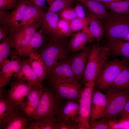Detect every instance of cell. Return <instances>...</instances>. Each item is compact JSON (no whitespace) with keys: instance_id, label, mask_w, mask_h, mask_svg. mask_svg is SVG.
Here are the masks:
<instances>
[{"instance_id":"6da1fadb","label":"cell","mask_w":129,"mask_h":129,"mask_svg":"<svg viewBox=\"0 0 129 129\" xmlns=\"http://www.w3.org/2000/svg\"><path fill=\"white\" fill-rule=\"evenodd\" d=\"M49 39L47 44L38 52L46 66V78L50 76L58 62L65 60L71 56L68 37L56 36Z\"/></svg>"},{"instance_id":"7a4b0ae2","label":"cell","mask_w":129,"mask_h":129,"mask_svg":"<svg viewBox=\"0 0 129 129\" xmlns=\"http://www.w3.org/2000/svg\"><path fill=\"white\" fill-rule=\"evenodd\" d=\"M107 40L121 39L129 31V16L111 11L105 18L101 19Z\"/></svg>"},{"instance_id":"3957f363","label":"cell","mask_w":129,"mask_h":129,"mask_svg":"<svg viewBox=\"0 0 129 129\" xmlns=\"http://www.w3.org/2000/svg\"><path fill=\"white\" fill-rule=\"evenodd\" d=\"M110 54L105 46L94 44L91 48L87 60L82 82L95 81L101 68Z\"/></svg>"},{"instance_id":"277c9868","label":"cell","mask_w":129,"mask_h":129,"mask_svg":"<svg viewBox=\"0 0 129 129\" xmlns=\"http://www.w3.org/2000/svg\"><path fill=\"white\" fill-rule=\"evenodd\" d=\"M129 64L117 59L107 62L103 65L95 81V86L99 89L107 90L120 72Z\"/></svg>"},{"instance_id":"5b68a950","label":"cell","mask_w":129,"mask_h":129,"mask_svg":"<svg viewBox=\"0 0 129 129\" xmlns=\"http://www.w3.org/2000/svg\"><path fill=\"white\" fill-rule=\"evenodd\" d=\"M105 95L107 104L102 118L109 121L115 119L120 114L129 98V91H122L109 87Z\"/></svg>"},{"instance_id":"8992f818","label":"cell","mask_w":129,"mask_h":129,"mask_svg":"<svg viewBox=\"0 0 129 129\" xmlns=\"http://www.w3.org/2000/svg\"><path fill=\"white\" fill-rule=\"evenodd\" d=\"M31 4L29 0H20L11 12L0 10V26L11 34L19 28L27 8Z\"/></svg>"},{"instance_id":"52a82bcc","label":"cell","mask_w":129,"mask_h":129,"mask_svg":"<svg viewBox=\"0 0 129 129\" xmlns=\"http://www.w3.org/2000/svg\"><path fill=\"white\" fill-rule=\"evenodd\" d=\"M79 101V110L76 122L79 129H90L89 123L91 111L92 93L95 81L85 83Z\"/></svg>"},{"instance_id":"ba28073f","label":"cell","mask_w":129,"mask_h":129,"mask_svg":"<svg viewBox=\"0 0 129 129\" xmlns=\"http://www.w3.org/2000/svg\"><path fill=\"white\" fill-rule=\"evenodd\" d=\"M60 106V102L53 92L44 88L36 114L32 119L36 120L54 117L59 113Z\"/></svg>"},{"instance_id":"9c48e42d","label":"cell","mask_w":129,"mask_h":129,"mask_svg":"<svg viewBox=\"0 0 129 129\" xmlns=\"http://www.w3.org/2000/svg\"><path fill=\"white\" fill-rule=\"evenodd\" d=\"M40 25V23L36 22L26 26L19 28L14 31L11 34L15 47L11 51V57L18 55L28 44L37 29Z\"/></svg>"},{"instance_id":"30bf717a","label":"cell","mask_w":129,"mask_h":129,"mask_svg":"<svg viewBox=\"0 0 129 129\" xmlns=\"http://www.w3.org/2000/svg\"><path fill=\"white\" fill-rule=\"evenodd\" d=\"M10 84V87L7 95L11 104L14 107L20 105L34 87L21 79H14Z\"/></svg>"},{"instance_id":"8fae6325","label":"cell","mask_w":129,"mask_h":129,"mask_svg":"<svg viewBox=\"0 0 129 129\" xmlns=\"http://www.w3.org/2000/svg\"><path fill=\"white\" fill-rule=\"evenodd\" d=\"M48 78L50 85L78 80L75 77L72 70L70 58L58 62Z\"/></svg>"},{"instance_id":"7c38bea8","label":"cell","mask_w":129,"mask_h":129,"mask_svg":"<svg viewBox=\"0 0 129 129\" xmlns=\"http://www.w3.org/2000/svg\"><path fill=\"white\" fill-rule=\"evenodd\" d=\"M51 85L57 94L62 98L79 102L83 88L78 81Z\"/></svg>"},{"instance_id":"4fadbf2b","label":"cell","mask_w":129,"mask_h":129,"mask_svg":"<svg viewBox=\"0 0 129 129\" xmlns=\"http://www.w3.org/2000/svg\"><path fill=\"white\" fill-rule=\"evenodd\" d=\"M44 86H37L32 88L23 102L20 105V109L29 120L35 115Z\"/></svg>"},{"instance_id":"5bb4252c","label":"cell","mask_w":129,"mask_h":129,"mask_svg":"<svg viewBox=\"0 0 129 129\" xmlns=\"http://www.w3.org/2000/svg\"><path fill=\"white\" fill-rule=\"evenodd\" d=\"M23 61L20 56H15L6 60L0 67V89L10 84L12 77L20 70Z\"/></svg>"},{"instance_id":"9a60e30c","label":"cell","mask_w":129,"mask_h":129,"mask_svg":"<svg viewBox=\"0 0 129 129\" xmlns=\"http://www.w3.org/2000/svg\"><path fill=\"white\" fill-rule=\"evenodd\" d=\"M91 46H89L79 53L71 56L70 63L72 71L78 80H82Z\"/></svg>"},{"instance_id":"2e32d148","label":"cell","mask_w":129,"mask_h":129,"mask_svg":"<svg viewBox=\"0 0 129 129\" xmlns=\"http://www.w3.org/2000/svg\"><path fill=\"white\" fill-rule=\"evenodd\" d=\"M16 106L13 110L0 127V129H28V121L24 113Z\"/></svg>"},{"instance_id":"e0dca14e","label":"cell","mask_w":129,"mask_h":129,"mask_svg":"<svg viewBox=\"0 0 129 129\" xmlns=\"http://www.w3.org/2000/svg\"><path fill=\"white\" fill-rule=\"evenodd\" d=\"M105 95L98 88H94L92 95L91 111L90 121L96 120L103 117L107 104Z\"/></svg>"},{"instance_id":"ac0fdd59","label":"cell","mask_w":129,"mask_h":129,"mask_svg":"<svg viewBox=\"0 0 129 129\" xmlns=\"http://www.w3.org/2000/svg\"><path fill=\"white\" fill-rule=\"evenodd\" d=\"M94 38L88 27H85L82 30L76 32L69 40L68 46L70 52L74 53L85 49L87 47V42H93Z\"/></svg>"},{"instance_id":"d6986e66","label":"cell","mask_w":129,"mask_h":129,"mask_svg":"<svg viewBox=\"0 0 129 129\" xmlns=\"http://www.w3.org/2000/svg\"><path fill=\"white\" fill-rule=\"evenodd\" d=\"M23 59L21 69L14 75V79L22 80L34 86H43L42 84V82L29 64L28 59Z\"/></svg>"},{"instance_id":"ffe728a7","label":"cell","mask_w":129,"mask_h":129,"mask_svg":"<svg viewBox=\"0 0 129 129\" xmlns=\"http://www.w3.org/2000/svg\"><path fill=\"white\" fill-rule=\"evenodd\" d=\"M60 17L58 14L46 11L39 22L42 31L49 38L56 36L58 23Z\"/></svg>"},{"instance_id":"44dd1931","label":"cell","mask_w":129,"mask_h":129,"mask_svg":"<svg viewBox=\"0 0 129 129\" xmlns=\"http://www.w3.org/2000/svg\"><path fill=\"white\" fill-rule=\"evenodd\" d=\"M109 50L110 53L122 57L123 61L129 64V42L119 39L108 40L105 45Z\"/></svg>"},{"instance_id":"7402d4cb","label":"cell","mask_w":129,"mask_h":129,"mask_svg":"<svg viewBox=\"0 0 129 129\" xmlns=\"http://www.w3.org/2000/svg\"><path fill=\"white\" fill-rule=\"evenodd\" d=\"M46 35L41 29L37 31L28 44L19 53L18 55L23 59L29 57L42 46L45 41Z\"/></svg>"},{"instance_id":"603a6c76","label":"cell","mask_w":129,"mask_h":129,"mask_svg":"<svg viewBox=\"0 0 129 129\" xmlns=\"http://www.w3.org/2000/svg\"><path fill=\"white\" fill-rule=\"evenodd\" d=\"M47 10L31 4L27 8L23 20L18 28L26 26L36 22H39Z\"/></svg>"},{"instance_id":"cb8c5ba5","label":"cell","mask_w":129,"mask_h":129,"mask_svg":"<svg viewBox=\"0 0 129 129\" xmlns=\"http://www.w3.org/2000/svg\"><path fill=\"white\" fill-rule=\"evenodd\" d=\"M79 110V103L72 101L68 100L60 110L57 118L58 120H72L76 121Z\"/></svg>"},{"instance_id":"d4e9b609","label":"cell","mask_w":129,"mask_h":129,"mask_svg":"<svg viewBox=\"0 0 129 129\" xmlns=\"http://www.w3.org/2000/svg\"><path fill=\"white\" fill-rule=\"evenodd\" d=\"M81 3L86 8L98 19L105 18L110 12L107 11L102 2L95 0H76Z\"/></svg>"},{"instance_id":"484cf974","label":"cell","mask_w":129,"mask_h":129,"mask_svg":"<svg viewBox=\"0 0 129 129\" xmlns=\"http://www.w3.org/2000/svg\"><path fill=\"white\" fill-rule=\"evenodd\" d=\"M87 18L89 22V29L91 34L98 43L102 39L104 35V30L102 23L89 11L85 8Z\"/></svg>"},{"instance_id":"4316f807","label":"cell","mask_w":129,"mask_h":129,"mask_svg":"<svg viewBox=\"0 0 129 129\" xmlns=\"http://www.w3.org/2000/svg\"><path fill=\"white\" fill-rule=\"evenodd\" d=\"M29 64L42 82L46 78V70L44 62L40 54L36 51L28 58Z\"/></svg>"},{"instance_id":"83f0119b","label":"cell","mask_w":129,"mask_h":129,"mask_svg":"<svg viewBox=\"0 0 129 129\" xmlns=\"http://www.w3.org/2000/svg\"><path fill=\"white\" fill-rule=\"evenodd\" d=\"M5 90L3 88L0 89V127L16 107L11 104L7 95L5 94Z\"/></svg>"},{"instance_id":"f1b7e54d","label":"cell","mask_w":129,"mask_h":129,"mask_svg":"<svg viewBox=\"0 0 129 129\" xmlns=\"http://www.w3.org/2000/svg\"><path fill=\"white\" fill-rule=\"evenodd\" d=\"M0 67L8 59L12 51L15 47L11 34L0 41Z\"/></svg>"},{"instance_id":"f546056e","label":"cell","mask_w":129,"mask_h":129,"mask_svg":"<svg viewBox=\"0 0 129 129\" xmlns=\"http://www.w3.org/2000/svg\"><path fill=\"white\" fill-rule=\"evenodd\" d=\"M109 87L122 91H129V65L120 72Z\"/></svg>"},{"instance_id":"4dcf8cb0","label":"cell","mask_w":129,"mask_h":129,"mask_svg":"<svg viewBox=\"0 0 129 129\" xmlns=\"http://www.w3.org/2000/svg\"><path fill=\"white\" fill-rule=\"evenodd\" d=\"M58 122L57 118L54 116L45 118L29 123L28 129H56Z\"/></svg>"},{"instance_id":"1f68e13d","label":"cell","mask_w":129,"mask_h":129,"mask_svg":"<svg viewBox=\"0 0 129 129\" xmlns=\"http://www.w3.org/2000/svg\"><path fill=\"white\" fill-rule=\"evenodd\" d=\"M102 3L105 8L111 11L129 16V2L124 0L117 2Z\"/></svg>"},{"instance_id":"d6a6232c","label":"cell","mask_w":129,"mask_h":129,"mask_svg":"<svg viewBox=\"0 0 129 129\" xmlns=\"http://www.w3.org/2000/svg\"><path fill=\"white\" fill-rule=\"evenodd\" d=\"M77 2L76 0H54L49 5L47 11L58 14L65 8H74Z\"/></svg>"},{"instance_id":"836d02e7","label":"cell","mask_w":129,"mask_h":129,"mask_svg":"<svg viewBox=\"0 0 129 129\" xmlns=\"http://www.w3.org/2000/svg\"><path fill=\"white\" fill-rule=\"evenodd\" d=\"M70 22L60 18L57 27L56 36L68 37L72 35Z\"/></svg>"},{"instance_id":"e575fe53","label":"cell","mask_w":129,"mask_h":129,"mask_svg":"<svg viewBox=\"0 0 129 129\" xmlns=\"http://www.w3.org/2000/svg\"><path fill=\"white\" fill-rule=\"evenodd\" d=\"M60 18L70 22L77 17V16L74 8L69 7L65 8L58 14Z\"/></svg>"},{"instance_id":"d590c367","label":"cell","mask_w":129,"mask_h":129,"mask_svg":"<svg viewBox=\"0 0 129 129\" xmlns=\"http://www.w3.org/2000/svg\"><path fill=\"white\" fill-rule=\"evenodd\" d=\"M89 124L90 129H111L109 121L103 118L98 121H90Z\"/></svg>"},{"instance_id":"8d00e7d4","label":"cell","mask_w":129,"mask_h":129,"mask_svg":"<svg viewBox=\"0 0 129 129\" xmlns=\"http://www.w3.org/2000/svg\"><path fill=\"white\" fill-rule=\"evenodd\" d=\"M58 120L56 129H79L78 124L75 121Z\"/></svg>"},{"instance_id":"74e56055","label":"cell","mask_w":129,"mask_h":129,"mask_svg":"<svg viewBox=\"0 0 129 129\" xmlns=\"http://www.w3.org/2000/svg\"><path fill=\"white\" fill-rule=\"evenodd\" d=\"M74 8L76 13L77 17L83 20L88 25V20L83 5L81 3L77 2Z\"/></svg>"},{"instance_id":"f35d334b","label":"cell","mask_w":129,"mask_h":129,"mask_svg":"<svg viewBox=\"0 0 129 129\" xmlns=\"http://www.w3.org/2000/svg\"><path fill=\"white\" fill-rule=\"evenodd\" d=\"M70 23L71 29L73 33L82 30L88 26L83 20L77 17L71 21Z\"/></svg>"},{"instance_id":"ab89813d","label":"cell","mask_w":129,"mask_h":129,"mask_svg":"<svg viewBox=\"0 0 129 129\" xmlns=\"http://www.w3.org/2000/svg\"><path fill=\"white\" fill-rule=\"evenodd\" d=\"M109 121L111 129H129V118L121 119L118 122Z\"/></svg>"},{"instance_id":"60d3db41","label":"cell","mask_w":129,"mask_h":129,"mask_svg":"<svg viewBox=\"0 0 129 129\" xmlns=\"http://www.w3.org/2000/svg\"><path fill=\"white\" fill-rule=\"evenodd\" d=\"M19 0H0V10L8 11L13 9L18 5Z\"/></svg>"},{"instance_id":"b9f144b4","label":"cell","mask_w":129,"mask_h":129,"mask_svg":"<svg viewBox=\"0 0 129 129\" xmlns=\"http://www.w3.org/2000/svg\"><path fill=\"white\" fill-rule=\"evenodd\" d=\"M120 115L121 119L129 118V98Z\"/></svg>"},{"instance_id":"7bdbcfd3","label":"cell","mask_w":129,"mask_h":129,"mask_svg":"<svg viewBox=\"0 0 129 129\" xmlns=\"http://www.w3.org/2000/svg\"><path fill=\"white\" fill-rule=\"evenodd\" d=\"M31 3L46 10H48L46 5V0H29Z\"/></svg>"},{"instance_id":"ee69618b","label":"cell","mask_w":129,"mask_h":129,"mask_svg":"<svg viewBox=\"0 0 129 129\" xmlns=\"http://www.w3.org/2000/svg\"><path fill=\"white\" fill-rule=\"evenodd\" d=\"M9 34L6 30L0 26V41L4 38L7 37Z\"/></svg>"},{"instance_id":"f6af8a7d","label":"cell","mask_w":129,"mask_h":129,"mask_svg":"<svg viewBox=\"0 0 129 129\" xmlns=\"http://www.w3.org/2000/svg\"><path fill=\"white\" fill-rule=\"evenodd\" d=\"M97 1L103 3H113L121 2L123 0H95Z\"/></svg>"},{"instance_id":"bcb514c9","label":"cell","mask_w":129,"mask_h":129,"mask_svg":"<svg viewBox=\"0 0 129 129\" xmlns=\"http://www.w3.org/2000/svg\"><path fill=\"white\" fill-rule=\"evenodd\" d=\"M119 39L122 41L129 42V31L125 37L121 39Z\"/></svg>"},{"instance_id":"7dc6e473","label":"cell","mask_w":129,"mask_h":129,"mask_svg":"<svg viewBox=\"0 0 129 129\" xmlns=\"http://www.w3.org/2000/svg\"><path fill=\"white\" fill-rule=\"evenodd\" d=\"M48 5H50L54 0H46Z\"/></svg>"},{"instance_id":"c3c4849f","label":"cell","mask_w":129,"mask_h":129,"mask_svg":"<svg viewBox=\"0 0 129 129\" xmlns=\"http://www.w3.org/2000/svg\"><path fill=\"white\" fill-rule=\"evenodd\" d=\"M125 0L129 2V0Z\"/></svg>"}]
</instances>
